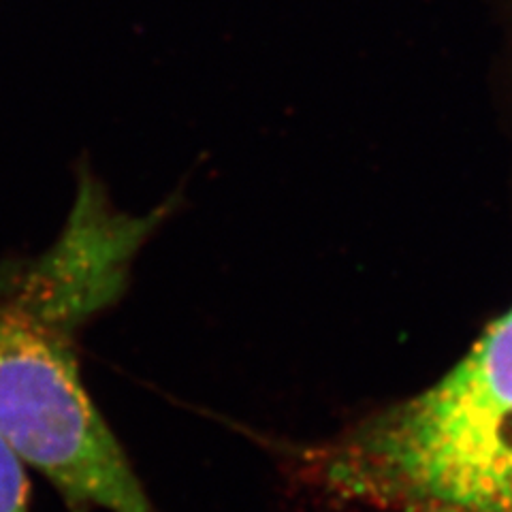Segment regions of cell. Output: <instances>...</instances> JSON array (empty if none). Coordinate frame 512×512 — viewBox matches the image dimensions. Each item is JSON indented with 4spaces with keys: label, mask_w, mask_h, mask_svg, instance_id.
I'll return each mask as SVG.
<instances>
[{
    "label": "cell",
    "mask_w": 512,
    "mask_h": 512,
    "mask_svg": "<svg viewBox=\"0 0 512 512\" xmlns=\"http://www.w3.org/2000/svg\"><path fill=\"white\" fill-rule=\"evenodd\" d=\"M133 237L82 227L30 269L0 278V436L71 512H158L86 389L79 325L114 301Z\"/></svg>",
    "instance_id": "obj_1"
},
{
    "label": "cell",
    "mask_w": 512,
    "mask_h": 512,
    "mask_svg": "<svg viewBox=\"0 0 512 512\" xmlns=\"http://www.w3.org/2000/svg\"><path fill=\"white\" fill-rule=\"evenodd\" d=\"M301 466L382 512H512V308L429 389L308 448Z\"/></svg>",
    "instance_id": "obj_2"
},
{
    "label": "cell",
    "mask_w": 512,
    "mask_h": 512,
    "mask_svg": "<svg viewBox=\"0 0 512 512\" xmlns=\"http://www.w3.org/2000/svg\"><path fill=\"white\" fill-rule=\"evenodd\" d=\"M0 512H30L28 480L20 457L0 436Z\"/></svg>",
    "instance_id": "obj_3"
}]
</instances>
